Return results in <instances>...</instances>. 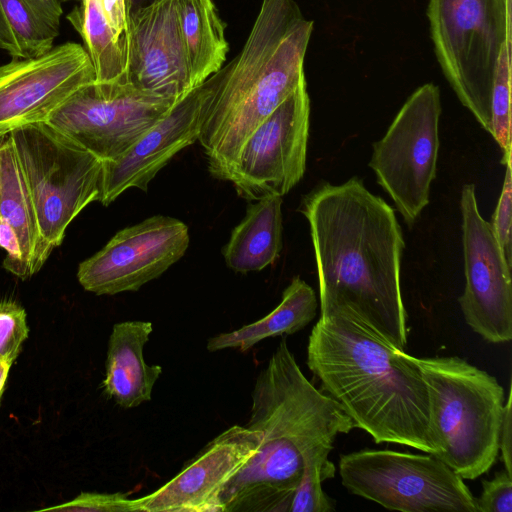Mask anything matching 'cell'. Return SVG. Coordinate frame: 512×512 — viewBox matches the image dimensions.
Segmentation results:
<instances>
[{
  "label": "cell",
  "instance_id": "obj_1",
  "mask_svg": "<svg viewBox=\"0 0 512 512\" xmlns=\"http://www.w3.org/2000/svg\"><path fill=\"white\" fill-rule=\"evenodd\" d=\"M300 212L309 223L320 315L350 309L404 350L408 326L400 274L405 242L394 209L353 177L315 188L303 198Z\"/></svg>",
  "mask_w": 512,
  "mask_h": 512
},
{
  "label": "cell",
  "instance_id": "obj_2",
  "mask_svg": "<svg viewBox=\"0 0 512 512\" xmlns=\"http://www.w3.org/2000/svg\"><path fill=\"white\" fill-rule=\"evenodd\" d=\"M307 366L321 391L375 443L435 454L428 390L415 357L347 308L320 315L307 345Z\"/></svg>",
  "mask_w": 512,
  "mask_h": 512
},
{
  "label": "cell",
  "instance_id": "obj_3",
  "mask_svg": "<svg viewBox=\"0 0 512 512\" xmlns=\"http://www.w3.org/2000/svg\"><path fill=\"white\" fill-rule=\"evenodd\" d=\"M246 427L262 439L222 491L230 512H288L305 462L329 455L336 437L355 424L304 376L283 338L256 379Z\"/></svg>",
  "mask_w": 512,
  "mask_h": 512
},
{
  "label": "cell",
  "instance_id": "obj_4",
  "mask_svg": "<svg viewBox=\"0 0 512 512\" xmlns=\"http://www.w3.org/2000/svg\"><path fill=\"white\" fill-rule=\"evenodd\" d=\"M313 30L294 0H262L246 42L211 95L198 141L209 172L226 180L247 138L305 79Z\"/></svg>",
  "mask_w": 512,
  "mask_h": 512
},
{
  "label": "cell",
  "instance_id": "obj_5",
  "mask_svg": "<svg viewBox=\"0 0 512 512\" xmlns=\"http://www.w3.org/2000/svg\"><path fill=\"white\" fill-rule=\"evenodd\" d=\"M415 361L428 390L433 455L461 478H478L499 454L503 387L494 376L456 356Z\"/></svg>",
  "mask_w": 512,
  "mask_h": 512
},
{
  "label": "cell",
  "instance_id": "obj_6",
  "mask_svg": "<svg viewBox=\"0 0 512 512\" xmlns=\"http://www.w3.org/2000/svg\"><path fill=\"white\" fill-rule=\"evenodd\" d=\"M427 16L446 80L489 133L498 60L511 41V0H429Z\"/></svg>",
  "mask_w": 512,
  "mask_h": 512
},
{
  "label": "cell",
  "instance_id": "obj_7",
  "mask_svg": "<svg viewBox=\"0 0 512 512\" xmlns=\"http://www.w3.org/2000/svg\"><path fill=\"white\" fill-rule=\"evenodd\" d=\"M35 210L53 251L69 224L102 195V161L46 122L9 132Z\"/></svg>",
  "mask_w": 512,
  "mask_h": 512
},
{
  "label": "cell",
  "instance_id": "obj_8",
  "mask_svg": "<svg viewBox=\"0 0 512 512\" xmlns=\"http://www.w3.org/2000/svg\"><path fill=\"white\" fill-rule=\"evenodd\" d=\"M342 485L402 512H478L464 479L433 454L364 449L340 456Z\"/></svg>",
  "mask_w": 512,
  "mask_h": 512
},
{
  "label": "cell",
  "instance_id": "obj_9",
  "mask_svg": "<svg viewBox=\"0 0 512 512\" xmlns=\"http://www.w3.org/2000/svg\"><path fill=\"white\" fill-rule=\"evenodd\" d=\"M439 88L426 83L403 104L385 135L373 144L369 167L412 225L429 203L439 151Z\"/></svg>",
  "mask_w": 512,
  "mask_h": 512
},
{
  "label": "cell",
  "instance_id": "obj_10",
  "mask_svg": "<svg viewBox=\"0 0 512 512\" xmlns=\"http://www.w3.org/2000/svg\"><path fill=\"white\" fill-rule=\"evenodd\" d=\"M176 102L126 80L91 82L75 91L45 121L102 162L125 153Z\"/></svg>",
  "mask_w": 512,
  "mask_h": 512
},
{
  "label": "cell",
  "instance_id": "obj_11",
  "mask_svg": "<svg viewBox=\"0 0 512 512\" xmlns=\"http://www.w3.org/2000/svg\"><path fill=\"white\" fill-rule=\"evenodd\" d=\"M309 119L304 79L240 148L226 179L240 197H282L300 182L306 169Z\"/></svg>",
  "mask_w": 512,
  "mask_h": 512
},
{
  "label": "cell",
  "instance_id": "obj_12",
  "mask_svg": "<svg viewBox=\"0 0 512 512\" xmlns=\"http://www.w3.org/2000/svg\"><path fill=\"white\" fill-rule=\"evenodd\" d=\"M465 288L458 302L467 325L490 343L512 338V267L480 214L474 184L461 190Z\"/></svg>",
  "mask_w": 512,
  "mask_h": 512
},
{
  "label": "cell",
  "instance_id": "obj_13",
  "mask_svg": "<svg viewBox=\"0 0 512 512\" xmlns=\"http://www.w3.org/2000/svg\"><path fill=\"white\" fill-rule=\"evenodd\" d=\"M189 242L184 222L152 216L120 230L101 250L81 262L78 281L96 295L137 291L180 260Z\"/></svg>",
  "mask_w": 512,
  "mask_h": 512
},
{
  "label": "cell",
  "instance_id": "obj_14",
  "mask_svg": "<svg viewBox=\"0 0 512 512\" xmlns=\"http://www.w3.org/2000/svg\"><path fill=\"white\" fill-rule=\"evenodd\" d=\"M96 80L84 46L66 42L29 59L0 66V134L49 115L82 86Z\"/></svg>",
  "mask_w": 512,
  "mask_h": 512
},
{
  "label": "cell",
  "instance_id": "obj_15",
  "mask_svg": "<svg viewBox=\"0 0 512 512\" xmlns=\"http://www.w3.org/2000/svg\"><path fill=\"white\" fill-rule=\"evenodd\" d=\"M221 69L177 101L125 153L102 162L100 203L111 204L123 192H144L156 174L181 150L198 141L201 124Z\"/></svg>",
  "mask_w": 512,
  "mask_h": 512
},
{
  "label": "cell",
  "instance_id": "obj_16",
  "mask_svg": "<svg viewBox=\"0 0 512 512\" xmlns=\"http://www.w3.org/2000/svg\"><path fill=\"white\" fill-rule=\"evenodd\" d=\"M262 434L234 425L210 441L180 472L146 496L133 512H222L221 493L259 449Z\"/></svg>",
  "mask_w": 512,
  "mask_h": 512
},
{
  "label": "cell",
  "instance_id": "obj_17",
  "mask_svg": "<svg viewBox=\"0 0 512 512\" xmlns=\"http://www.w3.org/2000/svg\"><path fill=\"white\" fill-rule=\"evenodd\" d=\"M126 80L175 102L193 90L177 0H156L129 18Z\"/></svg>",
  "mask_w": 512,
  "mask_h": 512
},
{
  "label": "cell",
  "instance_id": "obj_18",
  "mask_svg": "<svg viewBox=\"0 0 512 512\" xmlns=\"http://www.w3.org/2000/svg\"><path fill=\"white\" fill-rule=\"evenodd\" d=\"M152 330L151 322L141 320L119 322L112 328L103 388L125 409L150 401L153 387L162 373L161 366L148 365L143 357V348Z\"/></svg>",
  "mask_w": 512,
  "mask_h": 512
},
{
  "label": "cell",
  "instance_id": "obj_19",
  "mask_svg": "<svg viewBox=\"0 0 512 512\" xmlns=\"http://www.w3.org/2000/svg\"><path fill=\"white\" fill-rule=\"evenodd\" d=\"M0 156V218L16 233L22 256L19 278L27 279L42 268L52 250L40 234L32 200L9 132L3 136Z\"/></svg>",
  "mask_w": 512,
  "mask_h": 512
},
{
  "label": "cell",
  "instance_id": "obj_20",
  "mask_svg": "<svg viewBox=\"0 0 512 512\" xmlns=\"http://www.w3.org/2000/svg\"><path fill=\"white\" fill-rule=\"evenodd\" d=\"M222 249L226 265L238 273L261 271L282 250V197L252 201Z\"/></svg>",
  "mask_w": 512,
  "mask_h": 512
},
{
  "label": "cell",
  "instance_id": "obj_21",
  "mask_svg": "<svg viewBox=\"0 0 512 512\" xmlns=\"http://www.w3.org/2000/svg\"><path fill=\"white\" fill-rule=\"evenodd\" d=\"M317 307L313 288L295 276L283 291L281 302L276 308L251 324L209 338L207 350L216 352L235 348L245 352L263 339L294 334L315 318Z\"/></svg>",
  "mask_w": 512,
  "mask_h": 512
},
{
  "label": "cell",
  "instance_id": "obj_22",
  "mask_svg": "<svg viewBox=\"0 0 512 512\" xmlns=\"http://www.w3.org/2000/svg\"><path fill=\"white\" fill-rule=\"evenodd\" d=\"M177 11L194 89L224 66L226 25L213 0H177Z\"/></svg>",
  "mask_w": 512,
  "mask_h": 512
},
{
  "label": "cell",
  "instance_id": "obj_23",
  "mask_svg": "<svg viewBox=\"0 0 512 512\" xmlns=\"http://www.w3.org/2000/svg\"><path fill=\"white\" fill-rule=\"evenodd\" d=\"M67 19L79 32L92 62L96 82L126 80V40L108 23L99 0H80ZM127 81V80H126Z\"/></svg>",
  "mask_w": 512,
  "mask_h": 512
},
{
  "label": "cell",
  "instance_id": "obj_24",
  "mask_svg": "<svg viewBox=\"0 0 512 512\" xmlns=\"http://www.w3.org/2000/svg\"><path fill=\"white\" fill-rule=\"evenodd\" d=\"M51 29L24 0H0V49L13 59L39 57L54 46Z\"/></svg>",
  "mask_w": 512,
  "mask_h": 512
},
{
  "label": "cell",
  "instance_id": "obj_25",
  "mask_svg": "<svg viewBox=\"0 0 512 512\" xmlns=\"http://www.w3.org/2000/svg\"><path fill=\"white\" fill-rule=\"evenodd\" d=\"M511 41H507L499 56L492 97L490 134L502 151L501 162L511 160Z\"/></svg>",
  "mask_w": 512,
  "mask_h": 512
},
{
  "label": "cell",
  "instance_id": "obj_26",
  "mask_svg": "<svg viewBox=\"0 0 512 512\" xmlns=\"http://www.w3.org/2000/svg\"><path fill=\"white\" fill-rule=\"evenodd\" d=\"M329 455H319L304 464L301 480L295 489L288 512H330L333 503L322 489V482L333 478L335 466Z\"/></svg>",
  "mask_w": 512,
  "mask_h": 512
},
{
  "label": "cell",
  "instance_id": "obj_27",
  "mask_svg": "<svg viewBox=\"0 0 512 512\" xmlns=\"http://www.w3.org/2000/svg\"><path fill=\"white\" fill-rule=\"evenodd\" d=\"M28 333L24 308L14 301L0 302V360L12 365Z\"/></svg>",
  "mask_w": 512,
  "mask_h": 512
},
{
  "label": "cell",
  "instance_id": "obj_28",
  "mask_svg": "<svg viewBox=\"0 0 512 512\" xmlns=\"http://www.w3.org/2000/svg\"><path fill=\"white\" fill-rule=\"evenodd\" d=\"M506 172L500 197L489 222L494 238L507 262L512 267V236H511V191L512 169L511 160L506 164Z\"/></svg>",
  "mask_w": 512,
  "mask_h": 512
},
{
  "label": "cell",
  "instance_id": "obj_29",
  "mask_svg": "<svg viewBox=\"0 0 512 512\" xmlns=\"http://www.w3.org/2000/svg\"><path fill=\"white\" fill-rule=\"evenodd\" d=\"M41 511L133 512V509L127 494L82 492L69 502Z\"/></svg>",
  "mask_w": 512,
  "mask_h": 512
},
{
  "label": "cell",
  "instance_id": "obj_30",
  "mask_svg": "<svg viewBox=\"0 0 512 512\" xmlns=\"http://www.w3.org/2000/svg\"><path fill=\"white\" fill-rule=\"evenodd\" d=\"M476 504L478 512H512V474L504 469L483 480Z\"/></svg>",
  "mask_w": 512,
  "mask_h": 512
},
{
  "label": "cell",
  "instance_id": "obj_31",
  "mask_svg": "<svg viewBox=\"0 0 512 512\" xmlns=\"http://www.w3.org/2000/svg\"><path fill=\"white\" fill-rule=\"evenodd\" d=\"M102 11L115 33L126 40L129 17L125 0H99Z\"/></svg>",
  "mask_w": 512,
  "mask_h": 512
},
{
  "label": "cell",
  "instance_id": "obj_32",
  "mask_svg": "<svg viewBox=\"0 0 512 512\" xmlns=\"http://www.w3.org/2000/svg\"><path fill=\"white\" fill-rule=\"evenodd\" d=\"M512 390L511 383L509 385L507 399L505 402V410L502 421V427L500 432L499 451H501L502 461L504 463V469L512 474V461H511V450H512Z\"/></svg>",
  "mask_w": 512,
  "mask_h": 512
},
{
  "label": "cell",
  "instance_id": "obj_33",
  "mask_svg": "<svg viewBox=\"0 0 512 512\" xmlns=\"http://www.w3.org/2000/svg\"><path fill=\"white\" fill-rule=\"evenodd\" d=\"M32 11L51 29L59 33L63 9L60 0H24Z\"/></svg>",
  "mask_w": 512,
  "mask_h": 512
},
{
  "label": "cell",
  "instance_id": "obj_34",
  "mask_svg": "<svg viewBox=\"0 0 512 512\" xmlns=\"http://www.w3.org/2000/svg\"><path fill=\"white\" fill-rule=\"evenodd\" d=\"M155 1L156 0H125L128 17L130 18L136 12H138L139 10L143 9L144 7L150 5Z\"/></svg>",
  "mask_w": 512,
  "mask_h": 512
},
{
  "label": "cell",
  "instance_id": "obj_35",
  "mask_svg": "<svg viewBox=\"0 0 512 512\" xmlns=\"http://www.w3.org/2000/svg\"><path fill=\"white\" fill-rule=\"evenodd\" d=\"M11 365L0 360V403Z\"/></svg>",
  "mask_w": 512,
  "mask_h": 512
},
{
  "label": "cell",
  "instance_id": "obj_36",
  "mask_svg": "<svg viewBox=\"0 0 512 512\" xmlns=\"http://www.w3.org/2000/svg\"><path fill=\"white\" fill-rule=\"evenodd\" d=\"M4 134H0V148H1V143H2ZM1 179H2V172H1V156H0V198H1Z\"/></svg>",
  "mask_w": 512,
  "mask_h": 512
},
{
  "label": "cell",
  "instance_id": "obj_37",
  "mask_svg": "<svg viewBox=\"0 0 512 512\" xmlns=\"http://www.w3.org/2000/svg\"><path fill=\"white\" fill-rule=\"evenodd\" d=\"M60 1H65V2H67V1H80V0H60Z\"/></svg>",
  "mask_w": 512,
  "mask_h": 512
}]
</instances>
